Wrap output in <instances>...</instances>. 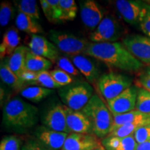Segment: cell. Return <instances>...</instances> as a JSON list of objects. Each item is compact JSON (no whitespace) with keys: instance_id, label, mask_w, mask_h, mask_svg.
<instances>
[{"instance_id":"obj_9","label":"cell","mask_w":150,"mask_h":150,"mask_svg":"<svg viewBox=\"0 0 150 150\" xmlns=\"http://www.w3.org/2000/svg\"><path fill=\"white\" fill-rule=\"evenodd\" d=\"M138 91L136 86H131L115 98L106 100L111 113L119 115L136 110Z\"/></svg>"},{"instance_id":"obj_38","label":"cell","mask_w":150,"mask_h":150,"mask_svg":"<svg viewBox=\"0 0 150 150\" xmlns=\"http://www.w3.org/2000/svg\"><path fill=\"white\" fill-rule=\"evenodd\" d=\"M141 31L146 35V36L150 38V4L148 6L147 13L139 25Z\"/></svg>"},{"instance_id":"obj_17","label":"cell","mask_w":150,"mask_h":150,"mask_svg":"<svg viewBox=\"0 0 150 150\" xmlns=\"http://www.w3.org/2000/svg\"><path fill=\"white\" fill-rule=\"evenodd\" d=\"M74 66L78 69L80 73L83 75L84 77L89 83H93L97 81L99 79V70L94 64L91 59L81 54L72 56H69Z\"/></svg>"},{"instance_id":"obj_28","label":"cell","mask_w":150,"mask_h":150,"mask_svg":"<svg viewBox=\"0 0 150 150\" xmlns=\"http://www.w3.org/2000/svg\"><path fill=\"white\" fill-rule=\"evenodd\" d=\"M60 21H71L76 17L78 6L74 0H60Z\"/></svg>"},{"instance_id":"obj_20","label":"cell","mask_w":150,"mask_h":150,"mask_svg":"<svg viewBox=\"0 0 150 150\" xmlns=\"http://www.w3.org/2000/svg\"><path fill=\"white\" fill-rule=\"evenodd\" d=\"M29 48L26 46L20 45L8 58H6L7 64L13 72L21 78L25 72L26 56L29 52Z\"/></svg>"},{"instance_id":"obj_41","label":"cell","mask_w":150,"mask_h":150,"mask_svg":"<svg viewBox=\"0 0 150 150\" xmlns=\"http://www.w3.org/2000/svg\"><path fill=\"white\" fill-rule=\"evenodd\" d=\"M136 150H150V140L143 143L138 144Z\"/></svg>"},{"instance_id":"obj_39","label":"cell","mask_w":150,"mask_h":150,"mask_svg":"<svg viewBox=\"0 0 150 150\" xmlns=\"http://www.w3.org/2000/svg\"><path fill=\"white\" fill-rule=\"evenodd\" d=\"M138 82L142 88L150 92V68H148L145 72L140 75Z\"/></svg>"},{"instance_id":"obj_7","label":"cell","mask_w":150,"mask_h":150,"mask_svg":"<svg viewBox=\"0 0 150 150\" xmlns=\"http://www.w3.org/2000/svg\"><path fill=\"white\" fill-rule=\"evenodd\" d=\"M124 33L122 26L112 16L104 17L96 29L90 34L92 42H115Z\"/></svg>"},{"instance_id":"obj_15","label":"cell","mask_w":150,"mask_h":150,"mask_svg":"<svg viewBox=\"0 0 150 150\" xmlns=\"http://www.w3.org/2000/svg\"><path fill=\"white\" fill-rule=\"evenodd\" d=\"M64 108L66 114L67 126L70 134H93L91 122L81 110H72L65 106Z\"/></svg>"},{"instance_id":"obj_22","label":"cell","mask_w":150,"mask_h":150,"mask_svg":"<svg viewBox=\"0 0 150 150\" xmlns=\"http://www.w3.org/2000/svg\"><path fill=\"white\" fill-rule=\"evenodd\" d=\"M52 65L53 63L51 61L42 56L35 55L31 53L30 50L26 56V71L36 73L43 71H49L52 68Z\"/></svg>"},{"instance_id":"obj_34","label":"cell","mask_w":150,"mask_h":150,"mask_svg":"<svg viewBox=\"0 0 150 150\" xmlns=\"http://www.w3.org/2000/svg\"><path fill=\"white\" fill-rule=\"evenodd\" d=\"M50 74L54 80L62 88L74 82V79L70 74H67L64 71L59 69H54L50 71Z\"/></svg>"},{"instance_id":"obj_43","label":"cell","mask_w":150,"mask_h":150,"mask_svg":"<svg viewBox=\"0 0 150 150\" xmlns=\"http://www.w3.org/2000/svg\"><path fill=\"white\" fill-rule=\"evenodd\" d=\"M147 3L149 4H150V1H147Z\"/></svg>"},{"instance_id":"obj_3","label":"cell","mask_w":150,"mask_h":150,"mask_svg":"<svg viewBox=\"0 0 150 150\" xmlns=\"http://www.w3.org/2000/svg\"><path fill=\"white\" fill-rule=\"evenodd\" d=\"M81 111L88 118L93 133L99 138L107 137L111 132L113 117L109 108L97 95H94Z\"/></svg>"},{"instance_id":"obj_42","label":"cell","mask_w":150,"mask_h":150,"mask_svg":"<svg viewBox=\"0 0 150 150\" xmlns=\"http://www.w3.org/2000/svg\"><path fill=\"white\" fill-rule=\"evenodd\" d=\"M96 150H104V148H102V149H96Z\"/></svg>"},{"instance_id":"obj_12","label":"cell","mask_w":150,"mask_h":150,"mask_svg":"<svg viewBox=\"0 0 150 150\" xmlns=\"http://www.w3.org/2000/svg\"><path fill=\"white\" fill-rule=\"evenodd\" d=\"M79 8L81 21L90 29L95 30L104 19L102 8L93 0L79 1Z\"/></svg>"},{"instance_id":"obj_31","label":"cell","mask_w":150,"mask_h":150,"mask_svg":"<svg viewBox=\"0 0 150 150\" xmlns=\"http://www.w3.org/2000/svg\"><path fill=\"white\" fill-rule=\"evenodd\" d=\"M22 140L19 137L10 135L6 136L0 142V150H22Z\"/></svg>"},{"instance_id":"obj_11","label":"cell","mask_w":150,"mask_h":150,"mask_svg":"<svg viewBox=\"0 0 150 150\" xmlns=\"http://www.w3.org/2000/svg\"><path fill=\"white\" fill-rule=\"evenodd\" d=\"M104 148L102 142L93 134H68L61 150H96Z\"/></svg>"},{"instance_id":"obj_30","label":"cell","mask_w":150,"mask_h":150,"mask_svg":"<svg viewBox=\"0 0 150 150\" xmlns=\"http://www.w3.org/2000/svg\"><path fill=\"white\" fill-rule=\"evenodd\" d=\"M136 110L150 115V92L142 88H138Z\"/></svg>"},{"instance_id":"obj_8","label":"cell","mask_w":150,"mask_h":150,"mask_svg":"<svg viewBox=\"0 0 150 150\" xmlns=\"http://www.w3.org/2000/svg\"><path fill=\"white\" fill-rule=\"evenodd\" d=\"M115 5L125 22L131 25L139 26L146 16L149 4L137 0H117Z\"/></svg>"},{"instance_id":"obj_24","label":"cell","mask_w":150,"mask_h":150,"mask_svg":"<svg viewBox=\"0 0 150 150\" xmlns=\"http://www.w3.org/2000/svg\"><path fill=\"white\" fill-rule=\"evenodd\" d=\"M112 117H113V122H112L111 131L128 123L139 121H150V115L142 113L137 110H134L132 111L119 114V115L112 114Z\"/></svg>"},{"instance_id":"obj_35","label":"cell","mask_w":150,"mask_h":150,"mask_svg":"<svg viewBox=\"0 0 150 150\" xmlns=\"http://www.w3.org/2000/svg\"><path fill=\"white\" fill-rule=\"evenodd\" d=\"M134 136L138 145L150 140V124L139 127L135 131Z\"/></svg>"},{"instance_id":"obj_23","label":"cell","mask_w":150,"mask_h":150,"mask_svg":"<svg viewBox=\"0 0 150 150\" xmlns=\"http://www.w3.org/2000/svg\"><path fill=\"white\" fill-rule=\"evenodd\" d=\"M16 24L18 30L29 34L43 33L42 27L38 22V20L22 13H18L16 19Z\"/></svg>"},{"instance_id":"obj_27","label":"cell","mask_w":150,"mask_h":150,"mask_svg":"<svg viewBox=\"0 0 150 150\" xmlns=\"http://www.w3.org/2000/svg\"><path fill=\"white\" fill-rule=\"evenodd\" d=\"M28 85L37 86L45 88L48 89L61 88V86L59 85L54 79L52 77L50 71H43V72H37L32 81L29 82Z\"/></svg>"},{"instance_id":"obj_6","label":"cell","mask_w":150,"mask_h":150,"mask_svg":"<svg viewBox=\"0 0 150 150\" xmlns=\"http://www.w3.org/2000/svg\"><path fill=\"white\" fill-rule=\"evenodd\" d=\"M131 86L132 79L117 72L102 74L97 81L99 91L106 100L115 98Z\"/></svg>"},{"instance_id":"obj_29","label":"cell","mask_w":150,"mask_h":150,"mask_svg":"<svg viewBox=\"0 0 150 150\" xmlns=\"http://www.w3.org/2000/svg\"><path fill=\"white\" fill-rule=\"evenodd\" d=\"M147 124H150V121H139L126 124V125H124L122 126L115 129V130L112 131L108 136H116L120 137V138H124V137L131 136V135L134 134L135 131L139 127L147 125Z\"/></svg>"},{"instance_id":"obj_37","label":"cell","mask_w":150,"mask_h":150,"mask_svg":"<svg viewBox=\"0 0 150 150\" xmlns=\"http://www.w3.org/2000/svg\"><path fill=\"white\" fill-rule=\"evenodd\" d=\"M47 1L51 8L54 22L60 21V16H61L60 0H47Z\"/></svg>"},{"instance_id":"obj_40","label":"cell","mask_w":150,"mask_h":150,"mask_svg":"<svg viewBox=\"0 0 150 150\" xmlns=\"http://www.w3.org/2000/svg\"><path fill=\"white\" fill-rule=\"evenodd\" d=\"M41 7H42V10L44 13L45 16L46 18L47 19L48 21L53 23L54 20L52 18V13L50 6L47 0H40V1Z\"/></svg>"},{"instance_id":"obj_32","label":"cell","mask_w":150,"mask_h":150,"mask_svg":"<svg viewBox=\"0 0 150 150\" xmlns=\"http://www.w3.org/2000/svg\"><path fill=\"white\" fill-rule=\"evenodd\" d=\"M55 64L57 69L64 71L71 76H79L80 74V72L74 66L72 61L65 56H59Z\"/></svg>"},{"instance_id":"obj_1","label":"cell","mask_w":150,"mask_h":150,"mask_svg":"<svg viewBox=\"0 0 150 150\" xmlns=\"http://www.w3.org/2000/svg\"><path fill=\"white\" fill-rule=\"evenodd\" d=\"M84 54L103 62L108 66L126 72H137L143 66L122 43L118 42H91Z\"/></svg>"},{"instance_id":"obj_16","label":"cell","mask_w":150,"mask_h":150,"mask_svg":"<svg viewBox=\"0 0 150 150\" xmlns=\"http://www.w3.org/2000/svg\"><path fill=\"white\" fill-rule=\"evenodd\" d=\"M67 136L66 133L57 132L45 126L39 127L35 131V138L51 150H61Z\"/></svg>"},{"instance_id":"obj_4","label":"cell","mask_w":150,"mask_h":150,"mask_svg":"<svg viewBox=\"0 0 150 150\" xmlns=\"http://www.w3.org/2000/svg\"><path fill=\"white\" fill-rule=\"evenodd\" d=\"M59 95L66 107L81 110L93 96V89L88 82H73L60 88Z\"/></svg>"},{"instance_id":"obj_36","label":"cell","mask_w":150,"mask_h":150,"mask_svg":"<svg viewBox=\"0 0 150 150\" xmlns=\"http://www.w3.org/2000/svg\"><path fill=\"white\" fill-rule=\"evenodd\" d=\"M22 150H51L46 147L36 138H30L24 143Z\"/></svg>"},{"instance_id":"obj_26","label":"cell","mask_w":150,"mask_h":150,"mask_svg":"<svg viewBox=\"0 0 150 150\" xmlns=\"http://www.w3.org/2000/svg\"><path fill=\"white\" fill-rule=\"evenodd\" d=\"M18 11L36 20L40 19V10L35 0H20L15 1Z\"/></svg>"},{"instance_id":"obj_33","label":"cell","mask_w":150,"mask_h":150,"mask_svg":"<svg viewBox=\"0 0 150 150\" xmlns=\"http://www.w3.org/2000/svg\"><path fill=\"white\" fill-rule=\"evenodd\" d=\"M13 7L9 1H2L0 4V25L6 27L13 15Z\"/></svg>"},{"instance_id":"obj_5","label":"cell","mask_w":150,"mask_h":150,"mask_svg":"<svg viewBox=\"0 0 150 150\" xmlns=\"http://www.w3.org/2000/svg\"><path fill=\"white\" fill-rule=\"evenodd\" d=\"M48 38L60 52L72 56L85 53L90 43L87 40L76 36L70 33L51 29Z\"/></svg>"},{"instance_id":"obj_18","label":"cell","mask_w":150,"mask_h":150,"mask_svg":"<svg viewBox=\"0 0 150 150\" xmlns=\"http://www.w3.org/2000/svg\"><path fill=\"white\" fill-rule=\"evenodd\" d=\"M101 142L106 150H136L138 146L134 135L124 138L107 136Z\"/></svg>"},{"instance_id":"obj_13","label":"cell","mask_w":150,"mask_h":150,"mask_svg":"<svg viewBox=\"0 0 150 150\" xmlns=\"http://www.w3.org/2000/svg\"><path fill=\"white\" fill-rule=\"evenodd\" d=\"M28 46L31 53L46 58L53 63H55L59 57V50L55 45L42 35H31Z\"/></svg>"},{"instance_id":"obj_10","label":"cell","mask_w":150,"mask_h":150,"mask_svg":"<svg viewBox=\"0 0 150 150\" xmlns=\"http://www.w3.org/2000/svg\"><path fill=\"white\" fill-rule=\"evenodd\" d=\"M122 44L142 63L150 64V38L141 35H130L123 39Z\"/></svg>"},{"instance_id":"obj_2","label":"cell","mask_w":150,"mask_h":150,"mask_svg":"<svg viewBox=\"0 0 150 150\" xmlns=\"http://www.w3.org/2000/svg\"><path fill=\"white\" fill-rule=\"evenodd\" d=\"M38 119V109L21 98L12 99L2 112V124L8 130L23 134L35 126Z\"/></svg>"},{"instance_id":"obj_14","label":"cell","mask_w":150,"mask_h":150,"mask_svg":"<svg viewBox=\"0 0 150 150\" xmlns=\"http://www.w3.org/2000/svg\"><path fill=\"white\" fill-rule=\"evenodd\" d=\"M42 123L51 130L70 134L67 126L66 114L63 105L56 104L50 108L42 117Z\"/></svg>"},{"instance_id":"obj_19","label":"cell","mask_w":150,"mask_h":150,"mask_svg":"<svg viewBox=\"0 0 150 150\" xmlns=\"http://www.w3.org/2000/svg\"><path fill=\"white\" fill-rule=\"evenodd\" d=\"M20 35L17 29L11 28L4 34L2 40L0 45V59L2 61L8 58L15 52L19 47L20 42Z\"/></svg>"},{"instance_id":"obj_25","label":"cell","mask_w":150,"mask_h":150,"mask_svg":"<svg viewBox=\"0 0 150 150\" xmlns=\"http://www.w3.org/2000/svg\"><path fill=\"white\" fill-rule=\"evenodd\" d=\"M52 93V90L37 86H31L24 88L20 91L24 98L32 102H39Z\"/></svg>"},{"instance_id":"obj_21","label":"cell","mask_w":150,"mask_h":150,"mask_svg":"<svg viewBox=\"0 0 150 150\" xmlns=\"http://www.w3.org/2000/svg\"><path fill=\"white\" fill-rule=\"evenodd\" d=\"M0 78L2 82L15 91H21L26 84V82L22 78L19 77L11 70L6 59L2 60L0 63Z\"/></svg>"}]
</instances>
